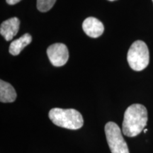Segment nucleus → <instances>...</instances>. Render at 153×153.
I'll list each match as a JSON object with an SVG mask.
<instances>
[{
	"instance_id": "nucleus-11",
	"label": "nucleus",
	"mask_w": 153,
	"mask_h": 153,
	"mask_svg": "<svg viewBox=\"0 0 153 153\" xmlns=\"http://www.w3.org/2000/svg\"><path fill=\"white\" fill-rule=\"evenodd\" d=\"M6 1H7V4H9L14 5L16 4L19 3V1H22V0H6Z\"/></svg>"
},
{
	"instance_id": "nucleus-2",
	"label": "nucleus",
	"mask_w": 153,
	"mask_h": 153,
	"mask_svg": "<svg viewBox=\"0 0 153 153\" xmlns=\"http://www.w3.org/2000/svg\"><path fill=\"white\" fill-rule=\"evenodd\" d=\"M48 116L55 125L64 128L78 130L84 125L82 114L74 108H54L50 111Z\"/></svg>"
},
{
	"instance_id": "nucleus-12",
	"label": "nucleus",
	"mask_w": 153,
	"mask_h": 153,
	"mask_svg": "<svg viewBox=\"0 0 153 153\" xmlns=\"http://www.w3.org/2000/svg\"><path fill=\"white\" fill-rule=\"evenodd\" d=\"M147 132H148V129H145V130H144V133H146Z\"/></svg>"
},
{
	"instance_id": "nucleus-4",
	"label": "nucleus",
	"mask_w": 153,
	"mask_h": 153,
	"mask_svg": "<svg viewBox=\"0 0 153 153\" xmlns=\"http://www.w3.org/2000/svg\"><path fill=\"white\" fill-rule=\"evenodd\" d=\"M104 130L107 143L111 153H129L128 147L117 124L114 122H108L105 126Z\"/></svg>"
},
{
	"instance_id": "nucleus-3",
	"label": "nucleus",
	"mask_w": 153,
	"mask_h": 153,
	"mask_svg": "<svg viewBox=\"0 0 153 153\" xmlns=\"http://www.w3.org/2000/svg\"><path fill=\"white\" fill-rule=\"evenodd\" d=\"M127 60L135 71H141L146 68L150 62V53L146 43L142 41L134 42L128 52Z\"/></svg>"
},
{
	"instance_id": "nucleus-10",
	"label": "nucleus",
	"mask_w": 153,
	"mask_h": 153,
	"mask_svg": "<svg viewBox=\"0 0 153 153\" xmlns=\"http://www.w3.org/2000/svg\"><path fill=\"white\" fill-rule=\"evenodd\" d=\"M56 0H37V9L41 12H46L52 9Z\"/></svg>"
},
{
	"instance_id": "nucleus-1",
	"label": "nucleus",
	"mask_w": 153,
	"mask_h": 153,
	"mask_svg": "<svg viewBox=\"0 0 153 153\" xmlns=\"http://www.w3.org/2000/svg\"><path fill=\"white\" fill-rule=\"evenodd\" d=\"M148 122V111L142 104L128 107L124 114L122 131L128 137H135L144 130Z\"/></svg>"
},
{
	"instance_id": "nucleus-14",
	"label": "nucleus",
	"mask_w": 153,
	"mask_h": 153,
	"mask_svg": "<svg viewBox=\"0 0 153 153\" xmlns=\"http://www.w3.org/2000/svg\"><path fill=\"white\" fill-rule=\"evenodd\" d=\"M152 1H153V0H152Z\"/></svg>"
},
{
	"instance_id": "nucleus-5",
	"label": "nucleus",
	"mask_w": 153,
	"mask_h": 153,
	"mask_svg": "<svg viewBox=\"0 0 153 153\" xmlns=\"http://www.w3.org/2000/svg\"><path fill=\"white\" fill-rule=\"evenodd\" d=\"M47 55L53 66L62 67L65 65L69 58L68 47L63 43H54L47 49Z\"/></svg>"
},
{
	"instance_id": "nucleus-6",
	"label": "nucleus",
	"mask_w": 153,
	"mask_h": 153,
	"mask_svg": "<svg viewBox=\"0 0 153 153\" xmlns=\"http://www.w3.org/2000/svg\"><path fill=\"white\" fill-rule=\"evenodd\" d=\"M82 28L85 33L91 38H98L104 31V26L102 22L94 17H88L82 24Z\"/></svg>"
},
{
	"instance_id": "nucleus-9",
	"label": "nucleus",
	"mask_w": 153,
	"mask_h": 153,
	"mask_svg": "<svg viewBox=\"0 0 153 153\" xmlns=\"http://www.w3.org/2000/svg\"><path fill=\"white\" fill-rule=\"evenodd\" d=\"M32 37L29 33H25L22 37L11 42L9 51L12 55H18L25 47L31 43Z\"/></svg>"
},
{
	"instance_id": "nucleus-13",
	"label": "nucleus",
	"mask_w": 153,
	"mask_h": 153,
	"mask_svg": "<svg viewBox=\"0 0 153 153\" xmlns=\"http://www.w3.org/2000/svg\"><path fill=\"white\" fill-rule=\"evenodd\" d=\"M109 1H116V0H109Z\"/></svg>"
},
{
	"instance_id": "nucleus-8",
	"label": "nucleus",
	"mask_w": 153,
	"mask_h": 153,
	"mask_svg": "<svg viewBox=\"0 0 153 153\" xmlns=\"http://www.w3.org/2000/svg\"><path fill=\"white\" fill-rule=\"evenodd\" d=\"M14 88L8 82L0 80V101L2 103L14 102L16 99Z\"/></svg>"
},
{
	"instance_id": "nucleus-7",
	"label": "nucleus",
	"mask_w": 153,
	"mask_h": 153,
	"mask_svg": "<svg viewBox=\"0 0 153 153\" xmlns=\"http://www.w3.org/2000/svg\"><path fill=\"white\" fill-rule=\"evenodd\" d=\"M19 27L20 20L17 17H13L1 23L0 33L5 38L6 41H9L18 33Z\"/></svg>"
}]
</instances>
